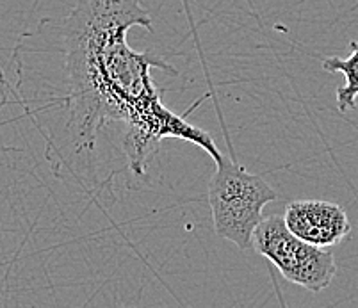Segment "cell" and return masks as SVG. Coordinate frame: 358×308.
Instances as JSON below:
<instances>
[{
    "label": "cell",
    "instance_id": "5",
    "mask_svg": "<svg viewBox=\"0 0 358 308\" xmlns=\"http://www.w3.org/2000/svg\"><path fill=\"white\" fill-rule=\"evenodd\" d=\"M350 57L341 59V57H327L323 61V70L330 73H343L346 77V84L337 89V109L338 112L353 111L357 107L358 98V41L350 43Z\"/></svg>",
    "mask_w": 358,
    "mask_h": 308
},
{
    "label": "cell",
    "instance_id": "2",
    "mask_svg": "<svg viewBox=\"0 0 358 308\" xmlns=\"http://www.w3.org/2000/svg\"><path fill=\"white\" fill-rule=\"evenodd\" d=\"M278 200V194L260 175L250 173L243 164L223 157L209 180V207L214 232L241 251L253 246V233L264 217V207Z\"/></svg>",
    "mask_w": 358,
    "mask_h": 308
},
{
    "label": "cell",
    "instance_id": "3",
    "mask_svg": "<svg viewBox=\"0 0 358 308\" xmlns=\"http://www.w3.org/2000/svg\"><path fill=\"white\" fill-rule=\"evenodd\" d=\"M252 248L268 258L285 280L314 294L324 291L337 273L334 253L296 237L284 216L262 217L253 233Z\"/></svg>",
    "mask_w": 358,
    "mask_h": 308
},
{
    "label": "cell",
    "instance_id": "1",
    "mask_svg": "<svg viewBox=\"0 0 358 308\" xmlns=\"http://www.w3.org/2000/svg\"><path fill=\"white\" fill-rule=\"evenodd\" d=\"M154 31L152 16L139 0H79L63 20L66 123L61 161L73 175L90 171L100 132L122 123V148L129 170L143 177L162 139L189 141L213 157H223L213 135L191 125L162 103L152 79L159 68L178 75L155 52H138L127 43L130 27Z\"/></svg>",
    "mask_w": 358,
    "mask_h": 308
},
{
    "label": "cell",
    "instance_id": "4",
    "mask_svg": "<svg viewBox=\"0 0 358 308\" xmlns=\"http://www.w3.org/2000/svg\"><path fill=\"white\" fill-rule=\"evenodd\" d=\"M284 221L296 237L319 248H331L351 233L346 210L324 200H296L285 207Z\"/></svg>",
    "mask_w": 358,
    "mask_h": 308
},
{
    "label": "cell",
    "instance_id": "6",
    "mask_svg": "<svg viewBox=\"0 0 358 308\" xmlns=\"http://www.w3.org/2000/svg\"><path fill=\"white\" fill-rule=\"evenodd\" d=\"M9 100V84L8 79H6L4 71H2V66H0V112L6 107Z\"/></svg>",
    "mask_w": 358,
    "mask_h": 308
}]
</instances>
